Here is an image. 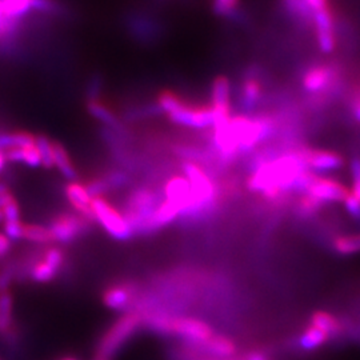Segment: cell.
<instances>
[{
    "label": "cell",
    "instance_id": "277c9868",
    "mask_svg": "<svg viewBox=\"0 0 360 360\" xmlns=\"http://www.w3.org/2000/svg\"><path fill=\"white\" fill-rule=\"evenodd\" d=\"M90 221L77 212H60L50 223L53 243L70 245L89 229Z\"/></svg>",
    "mask_w": 360,
    "mask_h": 360
},
{
    "label": "cell",
    "instance_id": "60d3db41",
    "mask_svg": "<svg viewBox=\"0 0 360 360\" xmlns=\"http://www.w3.org/2000/svg\"><path fill=\"white\" fill-rule=\"evenodd\" d=\"M312 15L328 7V0H306Z\"/></svg>",
    "mask_w": 360,
    "mask_h": 360
},
{
    "label": "cell",
    "instance_id": "d4e9b609",
    "mask_svg": "<svg viewBox=\"0 0 360 360\" xmlns=\"http://www.w3.org/2000/svg\"><path fill=\"white\" fill-rule=\"evenodd\" d=\"M328 339H330V336L324 331L314 327V326H309L299 336L297 346L303 351H314L316 348L322 347Z\"/></svg>",
    "mask_w": 360,
    "mask_h": 360
},
{
    "label": "cell",
    "instance_id": "8d00e7d4",
    "mask_svg": "<svg viewBox=\"0 0 360 360\" xmlns=\"http://www.w3.org/2000/svg\"><path fill=\"white\" fill-rule=\"evenodd\" d=\"M351 174H352V195L359 199L360 200V159L359 158H355L352 162H351Z\"/></svg>",
    "mask_w": 360,
    "mask_h": 360
},
{
    "label": "cell",
    "instance_id": "7dc6e473",
    "mask_svg": "<svg viewBox=\"0 0 360 360\" xmlns=\"http://www.w3.org/2000/svg\"><path fill=\"white\" fill-rule=\"evenodd\" d=\"M62 360H77V359H74V358H65V359H62Z\"/></svg>",
    "mask_w": 360,
    "mask_h": 360
},
{
    "label": "cell",
    "instance_id": "e0dca14e",
    "mask_svg": "<svg viewBox=\"0 0 360 360\" xmlns=\"http://www.w3.org/2000/svg\"><path fill=\"white\" fill-rule=\"evenodd\" d=\"M178 217H179V208L174 206L167 200H163L155 210L154 215L147 227V233H151V232L158 231V230L166 227Z\"/></svg>",
    "mask_w": 360,
    "mask_h": 360
},
{
    "label": "cell",
    "instance_id": "c3c4849f",
    "mask_svg": "<svg viewBox=\"0 0 360 360\" xmlns=\"http://www.w3.org/2000/svg\"><path fill=\"white\" fill-rule=\"evenodd\" d=\"M95 360H107V359H103V358H98V356H96V359Z\"/></svg>",
    "mask_w": 360,
    "mask_h": 360
},
{
    "label": "cell",
    "instance_id": "5bb4252c",
    "mask_svg": "<svg viewBox=\"0 0 360 360\" xmlns=\"http://www.w3.org/2000/svg\"><path fill=\"white\" fill-rule=\"evenodd\" d=\"M212 108L218 114L231 115V86L226 77H218L212 83Z\"/></svg>",
    "mask_w": 360,
    "mask_h": 360
},
{
    "label": "cell",
    "instance_id": "4fadbf2b",
    "mask_svg": "<svg viewBox=\"0 0 360 360\" xmlns=\"http://www.w3.org/2000/svg\"><path fill=\"white\" fill-rule=\"evenodd\" d=\"M166 200L179 208L180 212L187 207L191 199V186L186 176H174L168 180L165 187Z\"/></svg>",
    "mask_w": 360,
    "mask_h": 360
},
{
    "label": "cell",
    "instance_id": "ab89813d",
    "mask_svg": "<svg viewBox=\"0 0 360 360\" xmlns=\"http://www.w3.org/2000/svg\"><path fill=\"white\" fill-rule=\"evenodd\" d=\"M13 247V242L3 233L0 232V257H6Z\"/></svg>",
    "mask_w": 360,
    "mask_h": 360
},
{
    "label": "cell",
    "instance_id": "ac0fdd59",
    "mask_svg": "<svg viewBox=\"0 0 360 360\" xmlns=\"http://www.w3.org/2000/svg\"><path fill=\"white\" fill-rule=\"evenodd\" d=\"M53 167L68 181L77 180V171L72 163V159L65 146L59 142H53Z\"/></svg>",
    "mask_w": 360,
    "mask_h": 360
},
{
    "label": "cell",
    "instance_id": "d590c367",
    "mask_svg": "<svg viewBox=\"0 0 360 360\" xmlns=\"http://www.w3.org/2000/svg\"><path fill=\"white\" fill-rule=\"evenodd\" d=\"M3 212V221H19L22 220V208L19 202L16 200V198H13L4 208L1 210Z\"/></svg>",
    "mask_w": 360,
    "mask_h": 360
},
{
    "label": "cell",
    "instance_id": "b9f144b4",
    "mask_svg": "<svg viewBox=\"0 0 360 360\" xmlns=\"http://www.w3.org/2000/svg\"><path fill=\"white\" fill-rule=\"evenodd\" d=\"M15 198L13 196V193L10 191V190H6V191H3V193H0V211L4 208V206Z\"/></svg>",
    "mask_w": 360,
    "mask_h": 360
},
{
    "label": "cell",
    "instance_id": "cb8c5ba5",
    "mask_svg": "<svg viewBox=\"0 0 360 360\" xmlns=\"http://www.w3.org/2000/svg\"><path fill=\"white\" fill-rule=\"evenodd\" d=\"M23 240L35 243V245H49L53 243L50 227L38 224V223H25Z\"/></svg>",
    "mask_w": 360,
    "mask_h": 360
},
{
    "label": "cell",
    "instance_id": "7bdbcfd3",
    "mask_svg": "<svg viewBox=\"0 0 360 360\" xmlns=\"http://www.w3.org/2000/svg\"><path fill=\"white\" fill-rule=\"evenodd\" d=\"M352 112L356 120L360 122V95H355L352 99Z\"/></svg>",
    "mask_w": 360,
    "mask_h": 360
},
{
    "label": "cell",
    "instance_id": "44dd1931",
    "mask_svg": "<svg viewBox=\"0 0 360 360\" xmlns=\"http://www.w3.org/2000/svg\"><path fill=\"white\" fill-rule=\"evenodd\" d=\"M290 18L299 26H312V13L306 3V0H282Z\"/></svg>",
    "mask_w": 360,
    "mask_h": 360
},
{
    "label": "cell",
    "instance_id": "7c38bea8",
    "mask_svg": "<svg viewBox=\"0 0 360 360\" xmlns=\"http://www.w3.org/2000/svg\"><path fill=\"white\" fill-rule=\"evenodd\" d=\"M300 154L309 169L333 171L343 167V158L334 151L300 148Z\"/></svg>",
    "mask_w": 360,
    "mask_h": 360
},
{
    "label": "cell",
    "instance_id": "52a82bcc",
    "mask_svg": "<svg viewBox=\"0 0 360 360\" xmlns=\"http://www.w3.org/2000/svg\"><path fill=\"white\" fill-rule=\"evenodd\" d=\"M172 335H178L195 346H199L207 342L214 335V331L203 321L195 318H174Z\"/></svg>",
    "mask_w": 360,
    "mask_h": 360
},
{
    "label": "cell",
    "instance_id": "1f68e13d",
    "mask_svg": "<svg viewBox=\"0 0 360 360\" xmlns=\"http://www.w3.org/2000/svg\"><path fill=\"white\" fill-rule=\"evenodd\" d=\"M37 147L41 156V167L53 168V141L46 135H37Z\"/></svg>",
    "mask_w": 360,
    "mask_h": 360
},
{
    "label": "cell",
    "instance_id": "ba28073f",
    "mask_svg": "<svg viewBox=\"0 0 360 360\" xmlns=\"http://www.w3.org/2000/svg\"><path fill=\"white\" fill-rule=\"evenodd\" d=\"M312 26L315 30V37L321 51L323 53H331L334 51L336 46L334 16L328 7L314 13Z\"/></svg>",
    "mask_w": 360,
    "mask_h": 360
},
{
    "label": "cell",
    "instance_id": "4dcf8cb0",
    "mask_svg": "<svg viewBox=\"0 0 360 360\" xmlns=\"http://www.w3.org/2000/svg\"><path fill=\"white\" fill-rule=\"evenodd\" d=\"M335 251L342 255H351L360 251V233L339 236L334 240Z\"/></svg>",
    "mask_w": 360,
    "mask_h": 360
},
{
    "label": "cell",
    "instance_id": "74e56055",
    "mask_svg": "<svg viewBox=\"0 0 360 360\" xmlns=\"http://www.w3.org/2000/svg\"><path fill=\"white\" fill-rule=\"evenodd\" d=\"M345 206L348 211V214L356 220H360V200L356 199L352 193H349L347 198L345 199Z\"/></svg>",
    "mask_w": 360,
    "mask_h": 360
},
{
    "label": "cell",
    "instance_id": "4316f807",
    "mask_svg": "<svg viewBox=\"0 0 360 360\" xmlns=\"http://www.w3.org/2000/svg\"><path fill=\"white\" fill-rule=\"evenodd\" d=\"M142 316L143 324L147 326L153 333L159 335H172L174 318H171V315L154 312V314H147Z\"/></svg>",
    "mask_w": 360,
    "mask_h": 360
},
{
    "label": "cell",
    "instance_id": "f1b7e54d",
    "mask_svg": "<svg viewBox=\"0 0 360 360\" xmlns=\"http://www.w3.org/2000/svg\"><path fill=\"white\" fill-rule=\"evenodd\" d=\"M3 15L15 20L30 8H32V0H0Z\"/></svg>",
    "mask_w": 360,
    "mask_h": 360
},
{
    "label": "cell",
    "instance_id": "6da1fadb",
    "mask_svg": "<svg viewBox=\"0 0 360 360\" xmlns=\"http://www.w3.org/2000/svg\"><path fill=\"white\" fill-rule=\"evenodd\" d=\"M160 203L159 195L148 187H139L129 193L122 212L134 233H147L148 223Z\"/></svg>",
    "mask_w": 360,
    "mask_h": 360
},
{
    "label": "cell",
    "instance_id": "7a4b0ae2",
    "mask_svg": "<svg viewBox=\"0 0 360 360\" xmlns=\"http://www.w3.org/2000/svg\"><path fill=\"white\" fill-rule=\"evenodd\" d=\"M143 324L142 314L139 311L124 312L103 335L98 345L96 355L98 358L111 360L117 351L129 342L134 335L138 333L139 327Z\"/></svg>",
    "mask_w": 360,
    "mask_h": 360
},
{
    "label": "cell",
    "instance_id": "ffe728a7",
    "mask_svg": "<svg viewBox=\"0 0 360 360\" xmlns=\"http://www.w3.org/2000/svg\"><path fill=\"white\" fill-rule=\"evenodd\" d=\"M37 142V135L28 131H11L0 134V150L6 151L10 148H25L34 146Z\"/></svg>",
    "mask_w": 360,
    "mask_h": 360
},
{
    "label": "cell",
    "instance_id": "f6af8a7d",
    "mask_svg": "<svg viewBox=\"0 0 360 360\" xmlns=\"http://www.w3.org/2000/svg\"><path fill=\"white\" fill-rule=\"evenodd\" d=\"M6 190H8V187L6 186V184H3V183H0V193H3V191H6Z\"/></svg>",
    "mask_w": 360,
    "mask_h": 360
},
{
    "label": "cell",
    "instance_id": "83f0119b",
    "mask_svg": "<svg viewBox=\"0 0 360 360\" xmlns=\"http://www.w3.org/2000/svg\"><path fill=\"white\" fill-rule=\"evenodd\" d=\"M28 274L31 281L35 283H50L58 276V272L50 267L41 257L31 266Z\"/></svg>",
    "mask_w": 360,
    "mask_h": 360
},
{
    "label": "cell",
    "instance_id": "5b68a950",
    "mask_svg": "<svg viewBox=\"0 0 360 360\" xmlns=\"http://www.w3.org/2000/svg\"><path fill=\"white\" fill-rule=\"evenodd\" d=\"M167 116L172 123L191 129H208L214 127L215 123V115L211 105H190L181 102L179 107Z\"/></svg>",
    "mask_w": 360,
    "mask_h": 360
},
{
    "label": "cell",
    "instance_id": "d6a6232c",
    "mask_svg": "<svg viewBox=\"0 0 360 360\" xmlns=\"http://www.w3.org/2000/svg\"><path fill=\"white\" fill-rule=\"evenodd\" d=\"M323 205H324V203L319 202L318 199L309 196L307 193H302V196H300V199H299V202H297L296 210H297V214H299L300 217L309 218V217H312L314 214H316V212L321 210V207H322Z\"/></svg>",
    "mask_w": 360,
    "mask_h": 360
},
{
    "label": "cell",
    "instance_id": "2e32d148",
    "mask_svg": "<svg viewBox=\"0 0 360 360\" xmlns=\"http://www.w3.org/2000/svg\"><path fill=\"white\" fill-rule=\"evenodd\" d=\"M205 348L207 354L219 359H230L236 354V346L230 338L223 335H212L203 345H199Z\"/></svg>",
    "mask_w": 360,
    "mask_h": 360
},
{
    "label": "cell",
    "instance_id": "30bf717a",
    "mask_svg": "<svg viewBox=\"0 0 360 360\" xmlns=\"http://www.w3.org/2000/svg\"><path fill=\"white\" fill-rule=\"evenodd\" d=\"M135 288L131 284H112L104 290L102 300L107 309L112 311H132L135 302Z\"/></svg>",
    "mask_w": 360,
    "mask_h": 360
},
{
    "label": "cell",
    "instance_id": "7402d4cb",
    "mask_svg": "<svg viewBox=\"0 0 360 360\" xmlns=\"http://www.w3.org/2000/svg\"><path fill=\"white\" fill-rule=\"evenodd\" d=\"M311 326L324 331L326 334L331 336H339L343 331V324L339 322L338 318L334 315L324 312V311H316L311 316Z\"/></svg>",
    "mask_w": 360,
    "mask_h": 360
},
{
    "label": "cell",
    "instance_id": "9a60e30c",
    "mask_svg": "<svg viewBox=\"0 0 360 360\" xmlns=\"http://www.w3.org/2000/svg\"><path fill=\"white\" fill-rule=\"evenodd\" d=\"M0 336H13V295L8 288L0 290Z\"/></svg>",
    "mask_w": 360,
    "mask_h": 360
},
{
    "label": "cell",
    "instance_id": "f546056e",
    "mask_svg": "<svg viewBox=\"0 0 360 360\" xmlns=\"http://www.w3.org/2000/svg\"><path fill=\"white\" fill-rule=\"evenodd\" d=\"M40 257H41L50 267H52L53 270L56 271L58 274L62 272L63 267H65V251H63L59 245L47 247Z\"/></svg>",
    "mask_w": 360,
    "mask_h": 360
},
{
    "label": "cell",
    "instance_id": "8992f818",
    "mask_svg": "<svg viewBox=\"0 0 360 360\" xmlns=\"http://www.w3.org/2000/svg\"><path fill=\"white\" fill-rule=\"evenodd\" d=\"M339 80V71L331 65H316L309 67L303 75V89L309 94L321 95L334 89Z\"/></svg>",
    "mask_w": 360,
    "mask_h": 360
},
{
    "label": "cell",
    "instance_id": "bcb514c9",
    "mask_svg": "<svg viewBox=\"0 0 360 360\" xmlns=\"http://www.w3.org/2000/svg\"><path fill=\"white\" fill-rule=\"evenodd\" d=\"M3 220H4V218H3V212L0 211V224H3Z\"/></svg>",
    "mask_w": 360,
    "mask_h": 360
},
{
    "label": "cell",
    "instance_id": "d6986e66",
    "mask_svg": "<svg viewBox=\"0 0 360 360\" xmlns=\"http://www.w3.org/2000/svg\"><path fill=\"white\" fill-rule=\"evenodd\" d=\"M262 98V86L257 77H245L240 87V103L245 111H252Z\"/></svg>",
    "mask_w": 360,
    "mask_h": 360
},
{
    "label": "cell",
    "instance_id": "603a6c76",
    "mask_svg": "<svg viewBox=\"0 0 360 360\" xmlns=\"http://www.w3.org/2000/svg\"><path fill=\"white\" fill-rule=\"evenodd\" d=\"M87 110H89V114H90L94 119H96L98 122L103 123L105 126H110V127H116L119 120H117V116L115 112L107 105L104 104L102 101H99L98 98H91L87 103Z\"/></svg>",
    "mask_w": 360,
    "mask_h": 360
},
{
    "label": "cell",
    "instance_id": "ee69618b",
    "mask_svg": "<svg viewBox=\"0 0 360 360\" xmlns=\"http://www.w3.org/2000/svg\"><path fill=\"white\" fill-rule=\"evenodd\" d=\"M7 159H6V154L3 150H0V174L4 171V168L7 166Z\"/></svg>",
    "mask_w": 360,
    "mask_h": 360
},
{
    "label": "cell",
    "instance_id": "9c48e42d",
    "mask_svg": "<svg viewBox=\"0 0 360 360\" xmlns=\"http://www.w3.org/2000/svg\"><path fill=\"white\" fill-rule=\"evenodd\" d=\"M349 193L351 191L347 187L339 183L338 180L316 176L304 193L318 199L322 203H326V202H345V199L347 198Z\"/></svg>",
    "mask_w": 360,
    "mask_h": 360
},
{
    "label": "cell",
    "instance_id": "3957f363",
    "mask_svg": "<svg viewBox=\"0 0 360 360\" xmlns=\"http://www.w3.org/2000/svg\"><path fill=\"white\" fill-rule=\"evenodd\" d=\"M94 221L99 223L104 231L115 240H129L135 233L132 231L123 212L117 210L105 196H98L91 203Z\"/></svg>",
    "mask_w": 360,
    "mask_h": 360
},
{
    "label": "cell",
    "instance_id": "8fae6325",
    "mask_svg": "<svg viewBox=\"0 0 360 360\" xmlns=\"http://www.w3.org/2000/svg\"><path fill=\"white\" fill-rule=\"evenodd\" d=\"M65 195L67 202L70 203V206L74 208V211L77 214L84 219H87L90 223L94 221L92 210H91L92 198H91L90 193L87 191L84 183L77 181V180L68 181L65 184Z\"/></svg>",
    "mask_w": 360,
    "mask_h": 360
},
{
    "label": "cell",
    "instance_id": "f35d334b",
    "mask_svg": "<svg viewBox=\"0 0 360 360\" xmlns=\"http://www.w3.org/2000/svg\"><path fill=\"white\" fill-rule=\"evenodd\" d=\"M13 20L8 19L3 15V10H1V3H0V35H6L10 34L13 31Z\"/></svg>",
    "mask_w": 360,
    "mask_h": 360
},
{
    "label": "cell",
    "instance_id": "836d02e7",
    "mask_svg": "<svg viewBox=\"0 0 360 360\" xmlns=\"http://www.w3.org/2000/svg\"><path fill=\"white\" fill-rule=\"evenodd\" d=\"M181 102L183 101L180 99L179 95H176L172 91H162L158 96V104H159L160 110L163 112H166L167 115L169 112H172L175 108H178Z\"/></svg>",
    "mask_w": 360,
    "mask_h": 360
},
{
    "label": "cell",
    "instance_id": "e575fe53",
    "mask_svg": "<svg viewBox=\"0 0 360 360\" xmlns=\"http://www.w3.org/2000/svg\"><path fill=\"white\" fill-rule=\"evenodd\" d=\"M22 165H26L30 168L41 167V156L37 147V142L34 146L22 148Z\"/></svg>",
    "mask_w": 360,
    "mask_h": 360
},
{
    "label": "cell",
    "instance_id": "484cf974",
    "mask_svg": "<svg viewBox=\"0 0 360 360\" xmlns=\"http://www.w3.org/2000/svg\"><path fill=\"white\" fill-rule=\"evenodd\" d=\"M214 13L236 23H245V13L239 8V0H214Z\"/></svg>",
    "mask_w": 360,
    "mask_h": 360
}]
</instances>
